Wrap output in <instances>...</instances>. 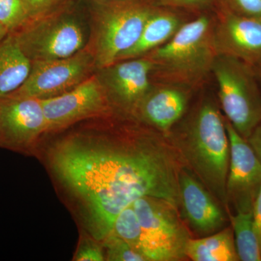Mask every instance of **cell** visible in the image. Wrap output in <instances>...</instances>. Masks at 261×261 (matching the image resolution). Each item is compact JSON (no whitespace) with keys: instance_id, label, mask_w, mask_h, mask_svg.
Returning <instances> with one entry per match:
<instances>
[{"instance_id":"cell-1","label":"cell","mask_w":261,"mask_h":261,"mask_svg":"<svg viewBox=\"0 0 261 261\" xmlns=\"http://www.w3.org/2000/svg\"><path fill=\"white\" fill-rule=\"evenodd\" d=\"M150 135L77 133L50 147L53 173L79 200L87 229L102 241L117 216L145 196L180 202L174 163Z\"/></svg>"},{"instance_id":"cell-2","label":"cell","mask_w":261,"mask_h":261,"mask_svg":"<svg viewBox=\"0 0 261 261\" xmlns=\"http://www.w3.org/2000/svg\"><path fill=\"white\" fill-rule=\"evenodd\" d=\"M214 13H199L168 42L144 56L152 63V82L204 89L217 56L213 42Z\"/></svg>"},{"instance_id":"cell-3","label":"cell","mask_w":261,"mask_h":261,"mask_svg":"<svg viewBox=\"0 0 261 261\" xmlns=\"http://www.w3.org/2000/svg\"><path fill=\"white\" fill-rule=\"evenodd\" d=\"M180 136L187 159L199 177L214 195L227 204L229 140L224 117L212 97L201 98L182 124Z\"/></svg>"},{"instance_id":"cell-4","label":"cell","mask_w":261,"mask_h":261,"mask_svg":"<svg viewBox=\"0 0 261 261\" xmlns=\"http://www.w3.org/2000/svg\"><path fill=\"white\" fill-rule=\"evenodd\" d=\"M154 8L150 0L93 3L87 47L97 70L116 63L135 45Z\"/></svg>"},{"instance_id":"cell-5","label":"cell","mask_w":261,"mask_h":261,"mask_svg":"<svg viewBox=\"0 0 261 261\" xmlns=\"http://www.w3.org/2000/svg\"><path fill=\"white\" fill-rule=\"evenodd\" d=\"M212 77L225 118L247 140L261 122V89L256 68L232 57L217 55Z\"/></svg>"},{"instance_id":"cell-6","label":"cell","mask_w":261,"mask_h":261,"mask_svg":"<svg viewBox=\"0 0 261 261\" xmlns=\"http://www.w3.org/2000/svg\"><path fill=\"white\" fill-rule=\"evenodd\" d=\"M31 62L63 59L87 47L83 21L66 7L12 33Z\"/></svg>"},{"instance_id":"cell-7","label":"cell","mask_w":261,"mask_h":261,"mask_svg":"<svg viewBox=\"0 0 261 261\" xmlns=\"http://www.w3.org/2000/svg\"><path fill=\"white\" fill-rule=\"evenodd\" d=\"M142 228L141 254L147 261L178 260L185 257L188 234L172 204L145 196L132 203Z\"/></svg>"},{"instance_id":"cell-8","label":"cell","mask_w":261,"mask_h":261,"mask_svg":"<svg viewBox=\"0 0 261 261\" xmlns=\"http://www.w3.org/2000/svg\"><path fill=\"white\" fill-rule=\"evenodd\" d=\"M94 70L95 62L87 47L63 59L32 62L28 78L8 95L39 99L57 97L92 76Z\"/></svg>"},{"instance_id":"cell-9","label":"cell","mask_w":261,"mask_h":261,"mask_svg":"<svg viewBox=\"0 0 261 261\" xmlns=\"http://www.w3.org/2000/svg\"><path fill=\"white\" fill-rule=\"evenodd\" d=\"M47 132H57L77 122L113 112L112 105L97 74L94 73L71 90L41 99Z\"/></svg>"},{"instance_id":"cell-10","label":"cell","mask_w":261,"mask_h":261,"mask_svg":"<svg viewBox=\"0 0 261 261\" xmlns=\"http://www.w3.org/2000/svg\"><path fill=\"white\" fill-rule=\"evenodd\" d=\"M46 132L47 122L41 99L0 97V147L31 153Z\"/></svg>"},{"instance_id":"cell-11","label":"cell","mask_w":261,"mask_h":261,"mask_svg":"<svg viewBox=\"0 0 261 261\" xmlns=\"http://www.w3.org/2000/svg\"><path fill=\"white\" fill-rule=\"evenodd\" d=\"M112 105L125 115L135 116L151 85L152 63L145 57L123 60L97 70Z\"/></svg>"},{"instance_id":"cell-12","label":"cell","mask_w":261,"mask_h":261,"mask_svg":"<svg viewBox=\"0 0 261 261\" xmlns=\"http://www.w3.org/2000/svg\"><path fill=\"white\" fill-rule=\"evenodd\" d=\"M224 118L230 144L226 202L236 212L251 211L261 187V163L246 139Z\"/></svg>"},{"instance_id":"cell-13","label":"cell","mask_w":261,"mask_h":261,"mask_svg":"<svg viewBox=\"0 0 261 261\" xmlns=\"http://www.w3.org/2000/svg\"><path fill=\"white\" fill-rule=\"evenodd\" d=\"M213 42L216 54L232 57L251 65L261 67V19L234 14L213 8Z\"/></svg>"},{"instance_id":"cell-14","label":"cell","mask_w":261,"mask_h":261,"mask_svg":"<svg viewBox=\"0 0 261 261\" xmlns=\"http://www.w3.org/2000/svg\"><path fill=\"white\" fill-rule=\"evenodd\" d=\"M197 90L171 83L152 82L135 117L163 132H168L185 116L190 99Z\"/></svg>"},{"instance_id":"cell-15","label":"cell","mask_w":261,"mask_h":261,"mask_svg":"<svg viewBox=\"0 0 261 261\" xmlns=\"http://www.w3.org/2000/svg\"><path fill=\"white\" fill-rule=\"evenodd\" d=\"M178 180L180 202L192 230L204 236L221 231L226 216L208 190L187 171L178 173Z\"/></svg>"},{"instance_id":"cell-16","label":"cell","mask_w":261,"mask_h":261,"mask_svg":"<svg viewBox=\"0 0 261 261\" xmlns=\"http://www.w3.org/2000/svg\"><path fill=\"white\" fill-rule=\"evenodd\" d=\"M197 15L177 8L154 5L138 41L122 54L118 61L142 58L161 47Z\"/></svg>"},{"instance_id":"cell-17","label":"cell","mask_w":261,"mask_h":261,"mask_svg":"<svg viewBox=\"0 0 261 261\" xmlns=\"http://www.w3.org/2000/svg\"><path fill=\"white\" fill-rule=\"evenodd\" d=\"M32 68V62L20 49L14 36L9 34L0 42V97L20 88Z\"/></svg>"},{"instance_id":"cell-18","label":"cell","mask_w":261,"mask_h":261,"mask_svg":"<svg viewBox=\"0 0 261 261\" xmlns=\"http://www.w3.org/2000/svg\"><path fill=\"white\" fill-rule=\"evenodd\" d=\"M185 256L194 261H236L239 260L232 228L196 240H189Z\"/></svg>"},{"instance_id":"cell-19","label":"cell","mask_w":261,"mask_h":261,"mask_svg":"<svg viewBox=\"0 0 261 261\" xmlns=\"http://www.w3.org/2000/svg\"><path fill=\"white\" fill-rule=\"evenodd\" d=\"M235 246L239 260L260 261L261 249L251 211L230 214Z\"/></svg>"},{"instance_id":"cell-20","label":"cell","mask_w":261,"mask_h":261,"mask_svg":"<svg viewBox=\"0 0 261 261\" xmlns=\"http://www.w3.org/2000/svg\"><path fill=\"white\" fill-rule=\"evenodd\" d=\"M112 232L123 239L132 249L142 255L141 254L142 228L132 204L126 207L124 210L122 211L117 216L113 225Z\"/></svg>"},{"instance_id":"cell-21","label":"cell","mask_w":261,"mask_h":261,"mask_svg":"<svg viewBox=\"0 0 261 261\" xmlns=\"http://www.w3.org/2000/svg\"><path fill=\"white\" fill-rule=\"evenodd\" d=\"M29 22L21 0H0V23L10 34L14 33Z\"/></svg>"},{"instance_id":"cell-22","label":"cell","mask_w":261,"mask_h":261,"mask_svg":"<svg viewBox=\"0 0 261 261\" xmlns=\"http://www.w3.org/2000/svg\"><path fill=\"white\" fill-rule=\"evenodd\" d=\"M102 242L106 260L146 261L145 257L114 233H110Z\"/></svg>"},{"instance_id":"cell-23","label":"cell","mask_w":261,"mask_h":261,"mask_svg":"<svg viewBox=\"0 0 261 261\" xmlns=\"http://www.w3.org/2000/svg\"><path fill=\"white\" fill-rule=\"evenodd\" d=\"M214 8L242 16L261 19V0H215Z\"/></svg>"},{"instance_id":"cell-24","label":"cell","mask_w":261,"mask_h":261,"mask_svg":"<svg viewBox=\"0 0 261 261\" xmlns=\"http://www.w3.org/2000/svg\"><path fill=\"white\" fill-rule=\"evenodd\" d=\"M75 261H103L105 257L102 242L87 233L82 234L73 257Z\"/></svg>"},{"instance_id":"cell-25","label":"cell","mask_w":261,"mask_h":261,"mask_svg":"<svg viewBox=\"0 0 261 261\" xmlns=\"http://www.w3.org/2000/svg\"><path fill=\"white\" fill-rule=\"evenodd\" d=\"M29 21L46 16L67 6L69 0H21Z\"/></svg>"},{"instance_id":"cell-26","label":"cell","mask_w":261,"mask_h":261,"mask_svg":"<svg viewBox=\"0 0 261 261\" xmlns=\"http://www.w3.org/2000/svg\"><path fill=\"white\" fill-rule=\"evenodd\" d=\"M155 6L170 7L185 10L193 14L213 9L215 0H150Z\"/></svg>"},{"instance_id":"cell-27","label":"cell","mask_w":261,"mask_h":261,"mask_svg":"<svg viewBox=\"0 0 261 261\" xmlns=\"http://www.w3.org/2000/svg\"><path fill=\"white\" fill-rule=\"evenodd\" d=\"M252 213L254 228H255L261 249V187L254 201Z\"/></svg>"},{"instance_id":"cell-28","label":"cell","mask_w":261,"mask_h":261,"mask_svg":"<svg viewBox=\"0 0 261 261\" xmlns=\"http://www.w3.org/2000/svg\"><path fill=\"white\" fill-rule=\"evenodd\" d=\"M247 141L261 163V122L247 139Z\"/></svg>"},{"instance_id":"cell-29","label":"cell","mask_w":261,"mask_h":261,"mask_svg":"<svg viewBox=\"0 0 261 261\" xmlns=\"http://www.w3.org/2000/svg\"><path fill=\"white\" fill-rule=\"evenodd\" d=\"M9 34L10 33L8 32V29L5 28L4 25L0 23V42H1L2 41L4 40L5 38L9 35Z\"/></svg>"},{"instance_id":"cell-30","label":"cell","mask_w":261,"mask_h":261,"mask_svg":"<svg viewBox=\"0 0 261 261\" xmlns=\"http://www.w3.org/2000/svg\"><path fill=\"white\" fill-rule=\"evenodd\" d=\"M256 70L257 79H258L259 84H260L261 89V67H260V68H257Z\"/></svg>"},{"instance_id":"cell-31","label":"cell","mask_w":261,"mask_h":261,"mask_svg":"<svg viewBox=\"0 0 261 261\" xmlns=\"http://www.w3.org/2000/svg\"><path fill=\"white\" fill-rule=\"evenodd\" d=\"M93 3H102V2L124 1V0H92Z\"/></svg>"}]
</instances>
